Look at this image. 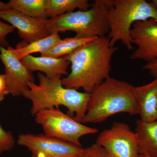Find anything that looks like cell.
I'll return each instance as SVG.
<instances>
[{"instance_id": "13", "label": "cell", "mask_w": 157, "mask_h": 157, "mask_svg": "<svg viewBox=\"0 0 157 157\" xmlns=\"http://www.w3.org/2000/svg\"><path fill=\"white\" fill-rule=\"evenodd\" d=\"M134 94L140 120L150 122L157 121V76L148 84L134 86Z\"/></svg>"}, {"instance_id": "7", "label": "cell", "mask_w": 157, "mask_h": 157, "mask_svg": "<svg viewBox=\"0 0 157 157\" xmlns=\"http://www.w3.org/2000/svg\"><path fill=\"white\" fill-rule=\"evenodd\" d=\"M96 143L113 157H137L138 141L137 134L128 125L114 122L111 126L98 135Z\"/></svg>"}, {"instance_id": "14", "label": "cell", "mask_w": 157, "mask_h": 157, "mask_svg": "<svg viewBox=\"0 0 157 157\" xmlns=\"http://www.w3.org/2000/svg\"><path fill=\"white\" fill-rule=\"evenodd\" d=\"M138 137V154L157 157V121H136L135 131Z\"/></svg>"}, {"instance_id": "2", "label": "cell", "mask_w": 157, "mask_h": 157, "mask_svg": "<svg viewBox=\"0 0 157 157\" xmlns=\"http://www.w3.org/2000/svg\"><path fill=\"white\" fill-rule=\"evenodd\" d=\"M37 76L39 84L30 82L22 95L32 102L31 114L35 116L42 110L63 106L67 108L68 115L80 122L87 111L90 94L65 87L61 78H49L40 72Z\"/></svg>"}, {"instance_id": "8", "label": "cell", "mask_w": 157, "mask_h": 157, "mask_svg": "<svg viewBox=\"0 0 157 157\" xmlns=\"http://www.w3.org/2000/svg\"><path fill=\"white\" fill-rule=\"evenodd\" d=\"M17 144L25 147L31 153V157H76L83 148L45 134H22Z\"/></svg>"}, {"instance_id": "23", "label": "cell", "mask_w": 157, "mask_h": 157, "mask_svg": "<svg viewBox=\"0 0 157 157\" xmlns=\"http://www.w3.org/2000/svg\"><path fill=\"white\" fill-rule=\"evenodd\" d=\"M142 68L148 71L150 74L155 78L157 76V59L147 63Z\"/></svg>"}, {"instance_id": "10", "label": "cell", "mask_w": 157, "mask_h": 157, "mask_svg": "<svg viewBox=\"0 0 157 157\" xmlns=\"http://www.w3.org/2000/svg\"><path fill=\"white\" fill-rule=\"evenodd\" d=\"M0 59L5 67L6 84L9 94L14 97L22 95L30 82H35L33 74L14 55L9 47L0 46Z\"/></svg>"}, {"instance_id": "16", "label": "cell", "mask_w": 157, "mask_h": 157, "mask_svg": "<svg viewBox=\"0 0 157 157\" xmlns=\"http://www.w3.org/2000/svg\"><path fill=\"white\" fill-rule=\"evenodd\" d=\"M91 4L87 0H47L46 17L53 18L74 11L88 10Z\"/></svg>"}, {"instance_id": "1", "label": "cell", "mask_w": 157, "mask_h": 157, "mask_svg": "<svg viewBox=\"0 0 157 157\" xmlns=\"http://www.w3.org/2000/svg\"><path fill=\"white\" fill-rule=\"evenodd\" d=\"M118 48L109 44L108 36L98 37L63 57L70 62L71 71L61 79L65 87L90 94L110 77L111 60Z\"/></svg>"}, {"instance_id": "24", "label": "cell", "mask_w": 157, "mask_h": 157, "mask_svg": "<svg viewBox=\"0 0 157 157\" xmlns=\"http://www.w3.org/2000/svg\"><path fill=\"white\" fill-rule=\"evenodd\" d=\"M9 9H11V8L8 3H4L0 1V11H5Z\"/></svg>"}, {"instance_id": "17", "label": "cell", "mask_w": 157, "mask_h": 157, "mask_svg": "<svg viewBox=\"0 0 157 157\" xmlns=\"http://www.w3.org/2000/svg\"><path fill=\"white\" fill-rule=\"evenodd\" d=\"M11 9L34 18L47 19V0H11L8 3Z\"/></svg>"}, {"instance_id": "19", "label": "cell", "mask_w": 157, "mask_h": 157, "mask_svg": "<svg viewBox=\"0 0 157 157\" xmlns=\"http://www.w3.org/2000/svg\"><path fill=\"white\" fill-rule=\"evenodd\" d=\"M15 144V138L12 133L4 130L0 125V155L11 150Z\"/></svg>"}, {"instance_id": "5", "label": "cell", "mask_w": 157, "mask_h": 157, "mask_svg": "<svg viewBox=\"0 0 157 157\" xmlns=\"http://www.w3.org/2000/svg\"><path fill=\"white\" fill-rule=\"evenodd\" d=\"M109 44L121 42L129 50L134 49L131 29L135 23L149 19L157 21V11L145 0H111L107 12Z\"/></svg>"}, {"instance_id": "4", "label": "cell", "mask_w": 157, "mask_h": 157, "mask_svg": "<svg viewBox=\"0 0 157 157\" xmlns=\"http://www.w3.org/2000/svg\"><path fill=\"white\" fill-rule=\"evenodd\" d=\"M111 0H95L88 10H78L48 19L50 34L73 31L84 38L105 36L109 29L107 12Z\"/></svg>"}, {"instance_id": "3", "label": "cell", "mask_w": 157, "mask_h": 157, "mask_svg": "<svg viewBox=\"0 0 157 157\" xmlns=\"http://www.w3.org/2000/svg\"><path fill=\"white\" fill-rule=\"evenodd\" d=\"M134 86L109 77L90 93L87 111L80 123H98L113 115L126 113L138 114Z\"/></svg>"}, {"instance_id": "11", "label": "cell", "mask_w": 157, "mask_h": 157, "mask_svg": "<svg viewBox=\"0 0 157 157\" xmlns=\"http://www.w3.org/2000/svg\"><path fill=\"white\" fill-rule=\"evenodd\" d=\"M3 20L18 30V35L26 44L50 35L47 28L48 19L34 18L14 9L0 11Z\"/></svg>"}, {"instance_id": "12", "label": "cell", "mask_w": 157, "mask_h": 157, "mask_svg": "<svg viewBox=\"0 0 157 157\" xmlns=\"http://www.w3.org/2000/svg\"><path fill=\"white\" fill-rule=\"evenodd\" d=\"M21 61L31 72L39 71L49 78H61L62 76H67L69 74L68 68L70 63L63 57L55 58L28 55Z\"/></svg>"}, {"instance_id": "25", "label": "cell", "mask_w": 157, "mask_h": 157, "mask_svg": "<svg viewBox=\"0 0 157 157\" xmlns=\"http://www.w3.org/2000/svg\"><path fill=\"white\" fill-rule=\"evenodd\" d=\"M150 2L151 3L153 6H154L155 8L157 11V0H152Z\"/></svg>"}, {"instance_id": "21", "label": "cell", "mask_w": 157, "mask_h": 157, "mask_svg": "<svg viewBox=\"0 0 157 157\" xmlns=\"http://www.w3.org/2000/svg\"><path fill=\"white\" fill-rule=\"evenodd\" d=\"M14 29L11 25L3 22L0 19V46L6 48L9 47L7 36L9 34L14 32Z\"/></svg>"}, {"instance_id": "15", "label": "cell", "mask_w": 157, "mask_h": 157, "mask_svg": "<svg viewBox=\"0 0 157 157\" xmlns=\"http://www.w3.org/2000/svg\"><path fill=\"white\" fill-rule=\"evenodd\" d=\"M61 39L59 33H53L48 36L38 39L29 44L19 43L15 48L11 46H9V48L16 57L21 60L27 56L37 52L41 54L49 50L55 46Z\"/></svg>"}, {"instance_id": "6", "label": "cell", "mask_w": 157, "mask_h": 157, "mask_svg": "<svg viewBox=\"0 0 157 157\" xmlns=\"http://www.w3.org/2000/svg\"><path fill=\"white\" fill-rule=\"evenodd\" d=\"M35 120L42 127L44 134L82 146L80 139L85 135L95 134L98 130L75 120L59 108L42 110L35 115Z\"/></svg>"}, {"instance_id": "26", "label": "cell", "mask_w": 157, "mask_h": 157, "mask_svg": "<svg viewBox=\"0 0 157 157\" xmlns=\"http://www.w3.org/2000/svg\"><path fill=\"white\" fill-rule=\"evenodd\" d=\"M137 157H150L146 155H138V156Z\"/></svg>"}, {"instance_id": "20", "label": "cell", "mask_w": 157, "mask_h": 157, "mask_svg": "<svg viewBox=\"0 0 157 157\" xmlns=\"http://www.w3.org/2000/svg\"><path fill=\"white\" fill-rule=\"evenodd\" d=\"M76 157H113L104 148L96 143L83 148Z\"/></svg>"}, {"instance_id": "22", "label": "cell", "mask_w": 157, "mask_h": 157, "mask_svg": "<svg viewBox=\"0 0 157 157\" xmlns=\"http://www.w3.org/2000/svg\"><path fill=\"white\" fill-rule=\"evenodd\" d=\"M9 94L5 75L0 74V102L4 101L6 96Z\"/></svg>"}, {"instance_id": "9", "label": "cell", "mask_w": 157, "mask_h": 157, "mask_svg": "<svg viewBox=\"0 0 157 157\" xmlns=\"http://www.w3.org/2000/svg\"><path fill=\"white\" fill-rule=\"evenodd\" d=\"M130 35L132 44L137 47L130 58L145 61L147 63L157 59L156 20L149 19L135 23Z\"/></svg>"}, {"instance_id": "18", "label": "cell", "mask_w": 157, "mask_h": 157, "mask_svg": "<svg viewBox=\"0 0 157 157\" xmlns=\"http://www.w3.org/2000/svg\"><path fill=\"white\" fill-rule=\"evenodd\" d=\"M96 38H80L75 36L61 39L53 48L41 53V56L63 57Z\"/></svg>"}]
</instances>
